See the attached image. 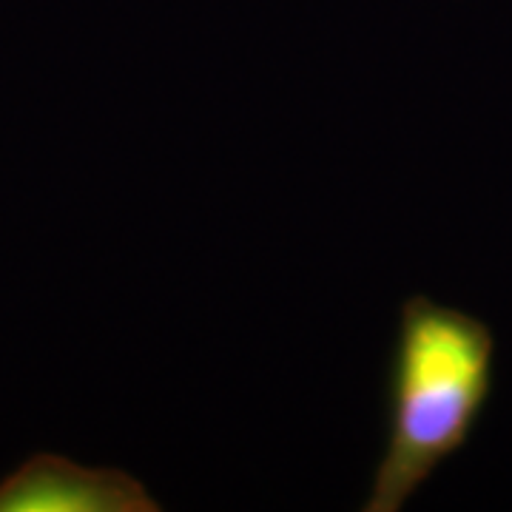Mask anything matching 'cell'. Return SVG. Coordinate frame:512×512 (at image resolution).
I'll list each match as a JSON object with an SVG mask.
<instances>
[{"label": "cell", "mask_w": 512, "mask_h": 512, "mask_svg": "<svg viewBox=\"0 0 512 512\" xmlns=\"http://www.w3.org/2000/svg\"><path fill=\"white\" fill-rule=\"evenodd\" d=\"M493 382L495 333L484 319L424 293L404 299L387 367V439L362 510H404L470 444Z\"/></svg>", "instance_id": "obj_1"}, {"label": "cell", "mask_w": 512, "mask_h": 512, "mask_svg": "<svg viewBox=\"0 0 512 512\" xmlns=\"http://www.w3.org/2000/svg\"><path fill=\"white\" fill-rule=\"evenodd\" d=\"M140 478L37 453L0 481V512H160Z\"/></svg>", "instance_id": "obj_2"}]
</instances>
